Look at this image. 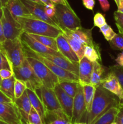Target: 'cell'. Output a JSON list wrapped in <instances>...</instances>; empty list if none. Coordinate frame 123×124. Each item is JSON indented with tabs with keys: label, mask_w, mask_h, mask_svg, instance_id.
<instances>
[{
	"label": "cell",
	"mask_w": 123,
	"mask_h": 124,
	"mask_svg": "<svg viewBox=\"0 0 123 124\" xmlns=\"http://www.w3.org/2000/svg\"><path fill=\"white\" fill-rule=\"evenodd\" d=\"M94 67V62L90 61L85 56L79 61L78 64V78L79 84L82 86L90 84V78Z\"/></svg>",
	"instance_id": "18"
},
{
	"label": "cell",
	"mask_w": 123,
	"mask_h": 124,
	"mask_svg": "<svg viewBox=\"0 0 123 124\" xmlns=\"http://www.w3.org/2000/svg\"><path fill=\"white\" fill-rule=\"evenodd\" d=\"M1 69H10L12 70V67L4 53L0 48V70Z\"/></svg>",
	"instance_id": "36"
},
{
	"label": "cell",
	"mask_w": 123,
	"mask_h": 124,
	"mask_svg": "<svg viewBox=\"0 0 123 124\" xmlns=\"http://www.w3.org/2000/svg\"><path fill=\"white\" fill-rule=\"evenodd\" d=\"M109 42L111 48L113 50L123 51V35L116 34L113 38Z\"/></svg>",
	"instance_id": "30"
},
{
	"label": "cell",
	"mask_w": 123,
	"mask_h": 124,
	"mask_svg": "<svg viewBox=\"0 0 123 124\" xmlns=\"http://www.w3.org/2000/svg\"><path fill=\"white\" fill-rule=\"evenodd\" d=\"M54 4H60L66 5V6H68L69 4L68 3L67 0H50Z\"/></svg>",
	"instance_id": "48"
},
{
	"label": "cell",
	"mask_w": 123,
	"mask_h": 124,
	"mask_svg": "<svg viewBox=\"0 0 123 124\" xmlns=\"http://www.w3.org/2000/svg\"><path fill=\"white\" fill-rule=\"evenodd\" d=\"M26 58L43 85L54 89L59 82L57 76L41 61L32 57H26Z\"/></svg>",
	"instance_id": "8"
},
{
	"label": "cell",
	"mask_w": 123,
	"mask_h": 124,
	"mask_svg": "<svg viewBox=\"0 0 123 124\" xmlns=\"http://www.w3.org/2000/svg\"><path fill=\"white\" fill-rule=\"evenodd\" d=\"M82 2H83V6L87 9L93 10L95 4V0H82Z\"/></svg>",
	"instance_id": "42"
},
{
	"label": "cell",
	"mask_w": 123,
	"mask_h": 124,
	"mask_svg": "<svg viewBox=\"0 0 123 124\" xmlns=\"http://www.w3.org/2000/svg\"><path fill=\"white\" fill-rule=\"evenodd\" d=\"M0 48L7 57L12 70V68L20 66L26 58L20 36L13 39H6L0 44Z\"/></svg>",
	"instance_id": "5"
},
{
	"label": "cell",
	"mask_w": 123,
	"mask_h": 124,
	"mask_svg": "<svg viewBox=\"0 0 123 124\" xmlns=\"http://www.w3.org/2000/svg\"><path fill=\"white\" fill-rule=\"evenodd\" d=\"M0 76L2 79H8L13 76V71L10 69H1L0 70Z\"/></svg>",
	"instance_id": "40"
},
{
	"label": "cell",
	"mask_w": 123,
	"mask_h": 124,
	"mask_svg": "<svg viewBox=\"0 0 123 124\" xmlns=\"http://www.w3.org/2000/svg\"><path fill=\"white\" fill-rule=\"evenodd\" d=\"M118 7V12L123 13V0H114Z\"/></svg>",
	"instance_id": "45"
},
{
	"label": "cell",
	"mask_w": 123,
	"mask_h": 124,
	"mask_svg": "<svg viewBox=\"0 0 123 124\" xmlns=\"http://www.w3.org/2000/svg\"><path fill=\"white\" fill-rule=\"evenodd\" d=\"M78 84L79 82L75 81H63L59 82L58 84L69 96L74 98L77 93Z\"/></svg>",
	"instance_id": "28"
},
{
	"label": "cell",
	"mask_w": 123,
	"mask_h": 124,
	"mask_svg": "<svg viewBox=\"0 0 123 124\" xmlns=\"http://www.w3.org/2000/svg\"><path fill=\"white\" fill-rule=\"evenodd\" d=\"M63 33V32H62ZM63 34L65 36V38L68 41V43L69 44L70 46L71 47L72 49L73 50L74 52H75L77 56H78V59L80 61L82 58L84 57V48L85 46L84 45L82 44V43L76 40L74 38L69 36V35H65L63 33Z\"/></svg>",
	"instance_id": "26"
},
{
	"label": "cell",
	"mask_w": 123,
	"mask_h": 124,
	"mask_svg": "<svg viewBox=\"0 0 123 124\" xmlns=\"http://www.w3.org/2000/svg\"><path fill=\"white\" fill-rule=\"evenodd\" d=\"M16 20L20 24L24 31L28 34L43 35L56 38L62 33L59 27L36 18L18 17Z\"/></svg>",
	"instance_id": "2"
},
{
	"label": "cell",
	"mask_w": 123,
	"mask_h": 124,
	"mask_svg": "<svg viewBox=\"0 0 123 124\" xmlns=\"http://www.w3.org/2000/svg\"><path fill=\"white\" fill-rule=\"evenodd\" d=\"M110 71L113 73L118 78L121 85L123 89V67L119 65H115L109 67Z\"/></svg>",
	"instance_id": "33"
},
{
	"label": "cell",
	"mask_w": 123,
	"mask_h": 124,
	"mask_svg": "<svg viewBox=\"0 0 123 124\" xmlns=\"http://www.w3.org/2000/svg\"><path fill=\"white\" fill-rule=\"evenodd\" d=\"M35 92L40 93L37 95L42 101L45 110V122L48 120H50L48 121L49 122L57 117H68L60 107L54 89L42 85L36 90Z\"/></svg>",
	"instance_id": "3"
},
{
	"label": "cell",
	"mask_w": 123,
	"mask_h": 124,
	"mask_svg": "<svg viewBox=\"0 0 123 124\" xmlns=\"http://www.w3.org/2000/svg\"><path fill=\"white\" fill-rule=\"evenodd\" d=\"M46 124H72L71 120L67 117H57Z\"/></svg>",
	"instance_id": "38"
},
{
	"label": "cell",
	"mask_w": 123,
	"mask_h": 124,
	"mask_svg": "<svg viewBox=\"0 0 123 124\" xmlns=\"http://www.w3.org/2000/svg\"><path fill=\"white\" fill-rule=\"evenodd\" d=\"M6 39V38L4 36V33L2 23H1V20H0V44H2L4 41H5Z\"/></svg>",
	"instance_id": "47"
},
{
	"label": "cell",
	"mask_w": 123,
	"mask_h": 124,
	"mask_svg": "<svg viewBox=\"0 0 123 124\" xmlns=\"http://www.w3.org/2000/svg\"><path fill=\"white\" fill-rule=\"evenodd\" d=\"M61 30L64 34L74 38L84 46H89L96 48H99L93 41L92 29H86L82 27L75 30H70L66 29H62Z\"/></svg>",
	"instance_id": "13"
},
{
	"label": "cell",
	"mask_w": 123,
	"mask_h": 124,
	"mask_svg": "<svg viewBox=\"0 0 123 124\" xmlns=\"http://www.w3.org/2000/svg\"><path fill=\"white\" fill-rule=\"evenodd\" d=\"M101 8L104 12H107L110 8V4L108 0H98Z\"/></svg>",
	"instance_id": "43"
},
{
	"label": "cell",
	"mask_w": 123,
	"mask_h": 124,
	"mask_svg": "<svg viewBox=\"0 0 123 124\" xmlns=\"http://www.w3.org/2000/svg\"><path fill=\"white\" fill-rule=\"evenodd\" d=\"M83 94H84V102L86 105V115L85 117L86 118L87 116L90 112L91 109L92 104L94 99V94H95L96 87L91 84H86L83 86Z\"/></svg>",
	"instance_id": "25"
},
{
	"label": "cell",
	"mask_w": 123,
	"mask_h": 124,
	"mask_svg": "<svg viewBox=\"0 0 123 124\" xmlns=\"http://www.w3.org/2000/svg\"><path fill=\"white\" fill-rule=\"evenodd\" d=\"M28 122L31 124H43L41 116L33 107L28 116Z\"/></svg>",
	"instance_id": "34"
},
{
	"label": "cell",
	"mask_w": 123,
	"mask_h": 124,
	"mask_svg": "<svg viewBox=\"0 0 123 124\" xmlns=\"http://www.w3.org/2000/svg\"><path fill=\"white\" fill-rule=\"evenodd\" d=\"M56 42L58 50L62 54L63 56L71 62L79 64L80 60L78 56L72 49L63 33H61L56 38Z\"/></svg>",
	"instance_id": "16"
},
{
	"label": "cell",
	"mask_w": 123,
	"mask_h": 124,
	"mask_svg": "<svg viewBox=\"0 0 123 124\" xmlns=\"http://www.w3.org/2000/svg\"><path fill=\"white\" fill-rule=\"evenodd\" d=\"M1 3H2V7H5L6 4H7V2H8V0H1Z\"/></svg>",
	"instance_id": "50"
},
{
	"label": "cell",
	"mask_w": 123,
	"mask_h": 124,
	"mask_svg": "<svg viewBox=\"0 0 123 124\" xmlns=\"http://www.w3.org/2000/svg\"><path fill=\"white\" fill-rule=\"evenodd\" d=\"M72 124H88L85 122H75V123H74Z\"/></svg>",
	"instance_id": "53"
},
{
	"label": "cell",
	"mask_w": 123,
	"mask_h": 124,
	"mask_svg": "<svg viewBox=\"0 0 123 124\" xmlns=\"http://www.w3.org/2000/svg\"><path fill=\"white\" fill-rule=\"evenodd\" d=\"M119 106H120V107H123V104H119Z\"/></svg>",
	"instance_id": "59"
},
{
	"label": "cell",
	"mask_w": 123,
	"mask_h": 124,
	"mask_svg": "<svg viewBox=\"0 0 123 124\" xmlns=\"http://www.w3.org/2000/svg\"><path fill=\"white\" fill-rule=\"evenodd\" d=\"M0 7H2V3H1V0H0Z\"/></svg>",
	"instance_id": "56"
},
{
	"label": "cell",
	"mask_w": 123,
	"mask_h": 124,
	"mask_svg": "<svg viewBox=\"0 0 123 124\" xmlns=\"http://www.w3.org/2000/svg\"><path fill=\"white\" fill-rule=\"evenodd\" d=\"M27 89V86L25 82L21 80L17 79H16L15 82H14V98H20L22 94L24 93Z\"/></svg>",
	"instance_id": "31"
},
{
	"label": "cell",
	"mask_w": 123,
	"mask_h": 124,
	"mask_svg": "<svg viewBox=\"0 0 123 124\" xmlns=\"http://www.w3.org/2000/svg\"><path fill=\"white\" fill-rule=\"evenodd\" d=\"M26 92L31 105L40 115L43 124H45V110L42 101L34 91L27 88Z\"/></svg>",
	"instance_id": "21"
},
{
	"label": "cell",
	"mask_w": 123,
	"mask_h": 124,
	"mask_svg": "<svg viewBox=\"0 0 123 124\" xmlns=\"http://www.w3.org/2000/svg\"><path fill=\"white\" fill-rule=\"evenodd\" d=\"M2 78H1V76H0V84H1V81H2Z\"/></svg>",
	"instance_id": "57"
},
{
	"label": "cell",
	"mask_w": 123,
	"mask_h": 124,
	"mask_svg": "<svg viewBox=\"0 0 123 124\" xmlns=\"http://www.w3.org/2000/svg\"><path fill=\"white\" fill-rule=\"evenodd\" d=\"M0 124H8L6 123V122H3V121H1V120H0Z\"/></svg>",
	"instance_id": "55"
},
{
	"label": "cell",
	"mask_w": 123,
	"mask_h": 124,
	"mask_svg": "<svg viewBox=\"0 0 123 124\" xmlns=\"http://www.w3.org/2000/svg\"><path fill=\"white\" fill-rule=\"evenodd\" d=\"M21 1L27 8L34 18L43 21L45 22H47L48 24L59 27L57 23L53 19L48 17L46 14L45 12L44 4H41L37 2H33L30 0H21Z\"/></svg>",
	"instance_id": "14"
},
{
	"label": "cell",
	"mask_w": 123,
	"mask_h": 124,
	"mask_svg": "<svg viewBox=\"0 0 123 124\" xmlns=\"http://www.w3.org/2000/svg\"><path fill=\"white\" fill-rule=\"evenodd\" d=\"M2 10L3 13L0 20L6 39H13L20 36L24 32L20 24L13 18L6 7H2Z\"/></svg>",
	"instance_id": "9"
},
{
	"label": "cell",
	"mask_w": 123,
	"mask_h": 124,
	"mask_svg": "<svg viewBox=\"0 0 123 124\" xmlns=\"http://www.w3.org/2000/svg\"><path fill=\"white\" fill-rule=\"evenodd\" d=\"M29 35L34 39H36V40L39 41L40 42H41L42 44L45 45L47 47L52 48L54 50L59 52L57 46L56 38L50 37V36H43V35H33V34H29Z\"/></svg>",
	"instance_id": "27"
},
{
	"label": "cell",
	"mask_w": 123,
	"mask_h": 124,
	"mask_svg": "<svg viewBox=\"0 0 123 124\" xmlns=\"http://www.w3.org/2000/svg\"><path fill=\"white\" fill-rule=\"evenodd\" d=\"M101 86L105 89L116 96L119 99L122 98L123 94V89L115 75L111 71L107 73L102 79L101 84Z\"/></svg>",
	"instance_id": "17"
},
{
	"label": "cell",
	"mask_w": 123,
	"mask_h": 124,
	"mask_svg": "<svg viewBox=\"0 0 123 124\" xmlns=\"http://www.w3.org/2000/svg\"><path fill=\"white\" fill-rule=\"evenodd\" d=\"M14 104L16 106L21 117V124L28 122V116L32 105L27 95L26 90L19 98L14 99Z\"/></svg>",
	"instance_id": "20"
},
{
	"label": "cell",
	"mask_w": 123,
	"mask_h": 124,
	"mask_svg": "<svg viewBox=\"0 0 123 124\" xmlns=\"http://www.w3.org/2000/svg\"><path fill=\"white\" fill-rule=\"evenodd\" d=\"M45 12L48 17L54 20L55 13V5L54 6H45Z\"/></svg>",
	"instance_id": "39"
},
{
	"label": "cell",
	"mask_w": 123,
	"mask_h": 124,
	"mask_svg": "<svg viewBox=\"0 0 123 124\" xmlns=\"http://www.w3.org/2000/svg\"><path fill=\"white\" fill-rule=\"evenodd\" d=\"M0 120L8 124H21V117L14 102H0Z\"/></svg>",
	"instance_id": "10"
},
{
	"label": "cell",
	"mask_w": 123,
	"mask_h": 124,
	"mask_svg": "<svg viewBox=\"0 0 123 124\" xmlns=\"http://www.w3.org/2000/svg\"><path fill=\"white\" fill-rule=\"evenodd\" d=\"M86 115V105L83 94V86L78 84L77 93L74 98L73 111L71 120V123L82 122V120Z\"/></svg>",
	"instance_id": "11"
},
{
	"label": "cell",
	"mask_w": 123,
	"mask_h": 124,
	"mask_svg": "<svg viewBox=\"0 0 123 124\" xmlns=\"http://www.w3.org/2000/svg\"><path fill=\"white\" fill-rule=\"evenodd\" d=\"M22 42L24 53H25V56L32 57V58H36V59L41 61L42 63H43L47 67L49 68L57 76L59 79V82H61V81H75V82H79L78 76L70 72V71H68V70H65V69H62V68L60 67L57 66L55 64H53V62H51L47 60L45 58H44L42 56L40 55L38 53L30 49L22 41Z\"/></svg>",
	"instance_id": "7"
},
{
	"label": "cell",
	"mask_w": 123,
	"mask_h": 124,
	"mask_svg": "<svg viewBox=\"0 0 123 124\" xmlns=\"http://www.w3.org/2000/svg\"><path fill=\"white\" fill-rule=\"evenodd\" d=\"M54 91L63 111L71 120L73 111L74 98L69 96L58 84L54 88Z\"/></svg>",
	"instance_id": "15"
},
{
	"label": "cell",
	"mask_w": 123,
	"mask_h": 124,
	"mask_svg": "<svg viewBox=\"0 0 123 124\" xmlns=\"http://www.w3.org/2000/svg\"><path fill=\"white\" fill-rule=\"evenodd\" d=\"M2 13H3V10H2V7H0V19H1V17L2 16Z\"/></svg>",
	"instance_id": "52"
},
{
	"label": "cell",
	"mask_w": 123,
	"mask_h": 124,
	"mask_svg": "<svg viewBox=\"0 0 123 124\" xmlns=\"http://www.w3.org/2000/svg\"><path fill=\"white\" fill-rule=\"evenodd\" d=\"M115 61L116 62L118 65L123 67V51L121 53L118 54V56L116 58Z\"/></svg>",
	"instance_id": "46"
},
{
	"label": "cell",
	"mask_w": 123,
	"mask_h": 124,
	"mask_svg": "<svg viewBox=\"0 0 123 124\" xmlns=\"http://www.w3.org/2000/svg\"><path fill=\"white\" fill-rule=\"evenodd\" d=\"M30 124V123H28V122H27V123H25V124Z\"/></svg>",
	"instance_id": "60"
},
{
	"label": "cell",
	"mask_w": 123,
	"mask_h": 124,
	"mask_svg": "<svg viewBox=\"0 0 123 124\" xmlns=\"http://www.w3.org/2000/svg\"><path fill=\"white\" fill-rule=\"evenodd\" d=\"M20 39H21V41L25 45H27L30 49L37 52V53H41V54H52V55L63 57L59 52L54 50L42 44L41 42L33 38L28 33L25 32V31H24L20 35Z\"/></svg>",
	"instance_id": "12"
},
{
	"label": "cell",
	"mask_w": 123,
	"mask_h": 124,
	"mask_svg": "<svg viewBox=\"0 0 123 124\" xmlns=\"http://www.w3.org/2000/svg\"><path fill=\"white\" fill-rule=\"evenodd\" d=\"M106 24V21L104 16L101 13H96L94 16V25L98 27H101V26Z\"/></svg>",
	"instance_id": "37"
},
{
	"label": "cell",
	"mask_w": 123,
	"mask_h": 124,
	"mask_svg": "<svg viewBox=\"0 0 123 124\" xmlns=\"http://www.w3.org/2000/svg\"><path fill=\"white\" fill-rule=\"evenodd\" d=\"M16 78L14 76L9 78L8 79H2L0 84V90L7 97L11 99L12 101L14 102V82Z\"/></svg>",
	"instance_id": "24"
},
{
	"label": "cell",
	"mask_w": 123,
	"mask_h": 124,
	"mask_svg": "<svg viewBox=\"0 0 123 124\" xmlns=\"http://www.w3.org/2000/svg\"><path fill=\"white\" fill-rule=\"evenodd\" d=\"M105 71L106 69L102 64H100L98 61L94 62L92 73L90 78V84L95 87L100 85L101 81L104 78Z\"/></svg>",
	"instance_id": "22"
},
{
	"label": "cell",
	"mask_w": 123,
	"mask_h": 124,
	"mask_svg": "<svg viewBox=\"0 0 123 124\" xmlns=\"http://www.w3.org/2000/svg\"><path fill=\"white\" fill-rule=\"evenodd\" d=\"M113 16L116 25L119 31V33L123 35V13L116 11L114 12Z\"/></svg>",
	"instance_id": "35"
},
{
	"label": "cell",
	"mask_w": 123,
	"mask_h": 124,
	"mask_svg": "<svg viewBox=\"0 0 123 124\" xmlns=\"http://www.w3.org/2000/svg\"><path fill=\"white\" fill-rule=\"evenodd\" d=\"M41 1L45 6H54V5H55L50 0H41Z\"/></svg>",
	"instance_id": "49"
},
{
	"label": "cell",
	"mask_w": 123,
	"mask_h": 124,
	"mask_svg": "<svg viewBox=\"0 0 123 124\" xmlns=\"http://www.w3.org/2000/svg\"><path fill=\"white\" fill-rule=\"evenodd\" d=\"M12 71L16 79L24 81L27 88L35 92L43 85L26 58L20 66L12 68Z\"/></svg>",
	"instance_id": "6"
},
{
	"label": "cell",
	"mask_w": 123,
	"mask_h": 124,
	"mask_svg": "<svg viewBox=\"0 0 123 124\" xmlns=\"http://www.w3.org/2000/svg\"><path fill=\"white\" fill-rule=\"evenodd\" d=\"M0 102L1 103H12L13 102L11 99L7 97L0 90Z\"/></svg>",
	"instance_id": "44"
},
{
	"label": "cell",
	"mask_w": 123,
	"mask_h": 124,
	"mask_svg": "<svg viewBox=\"0 0 123 124\" xmlns=\"http://www.w3.org/2000/svg\"><path fill=\"white\" fill-rule=\"evenodd\" d=\"M114 122L118 124H123V107L119 106V111L116 116Z\"/></svg>",
	"instance_id": "41"
},
{
	"label": "cell",
	"mask_w": 123,
	"mask_h": 124,
	"mask_svg": "<svg viewBox=\"0 0 123 124\" xmlns=\"http://www.w3.org/2000/svg\"><path fill=\"white\" fill-rule=\"evenodd\" d=\"M84 56H85L87 59L93 62L98 61L99 60L101 61V54H100V49L93 47L92 46H85Z\"/></svg>",
	"instance_id": "29"
},
{
	"label": "cell",
	"mask_w": 123,
	"mask_h": 124,
	"mask_svg": "<svg viewBox=\"0 0 123 124\" xmlns=\"http://www.w3.org/2000/svg\"><path fill=\"white\" fill-rule=\"evenodd\" d=\"M100 30L102 33L105 39L108 41H110L111 39H112L116 34L113 31L112 27L110 25H109L107 23L101 26V27H100Z\"/></svg>",
	"instance_id": "32"
},
{
	"label": "cell",
	"mask_w": 123,
	"mask_h": 124,
	"mask_svg": "<svg viewBox=\"0 0 123 124\" xmlns=\"http://www.w3.org/2000/svg\"><path fill=\"white\" fill-rule=\"evenodd\" d=\"M118 124L117 123H116L115 122H112V124Z\"/></svg>",
	"instance_id": "58"
},
{
	"label": "cell",
	"mask_w": 123,
	"mask_h": 124,
	"mask_svg": "<svg viewBox=\"0 0 123 124\" xmlns=\"http://www.w3.org/2000/svg\"><path fill=\"white\" fill-rule=\"evenodd\" d=\"M119 106V99L116 96L101 85L96 86L91 109L86 117V123L91 124L111 107Z\"/></svg>",
	"instance_id": "1"
},
{
	"label": "cell",
	"mask_w": 123,
	"mask_h": 124,
	"mask_svg": "<svg viewBox=\"0 0 123 124\" xmlns=\"http://www.w3.org/2000/svg\"><path fill=\"white\" fill-rule=\"evenodd\" d=\"M55 13L54 20L60 29L75 30L82 27L81 20L71 6L55 4Z\"/></svg>",
	"instance_id": "4"
},
{
	"label": "cell",
	"mask_w": 123,
	"mask_h": 124,
	"mask_svg": "<svg viewBox=\"0 0 123 124\" xmlns=\"http://www.w3.org/2000/svg\"><path fill=\"white\" fill-rule=\"evenodd\" d=\"M5 7L15 19L18 17L34 18L21 0H8Z\"/></svg>",
	"instance_id": "19"
},
{
	"label": "cell",
	"mask_w": 123,
	"mask_h": 124,
	"mask_svg": "<svg viewBox=\"0 0 123 124\" xmlns=\"http://www.w3.org/2000/svg\"><path fill=\"white\" fill-rule=\"evenodd\" d=\"M119 104H123V94L122 98L119 99Z\"/></svg>",
	"instance_id": "54"
},
{
	"label": "cell",
	"mask_w": 123,
	"mask_h": 124,
	"mask_svg": "<svg viewBox=\"0 0 123 124\" xmlns=\"http://www.w3.org/2000/svg\"><path fill=\"white\" fill-rule=\"evenodd\" d=\"M119 107H113L98 117L91 124H110L115 119L116 116L119 111Z\"/></svg>",
	"instance_id": "23"
},
{
	"label": "cell",
	"mask_w": 123,
	"mask_h": 124,
	"mask_svg": "<svg viewBox=\"0 0 123 124\" xmlns=\"http://www.w3.org/2000/svg\"><path fill=\"white\" fill-rule=\"evenodd\" d=\"M30 1H33V2H37L38 4H43L42 2L41 1V0H30Z\"/></svg>",
	"instance_id": "51"
}]
</instances>
